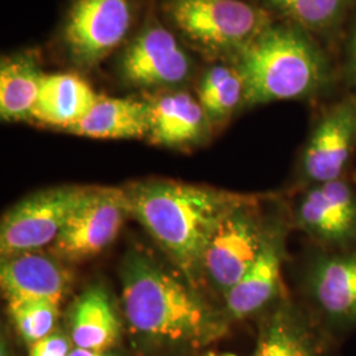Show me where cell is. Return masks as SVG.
I'll return each instance as SVG.
<instances>
[{
	"label": "cell",
	"mask_w": 356,
	"mask_h": 356,
	"mask_svg": "<svg viewBox=\"0 0 356 356\" xmlns=\"http://www.w3.org/2000/svg\"><path fill=\"white\" fill-rule=\"evenodd\" d=\"M123 313L128 330L141 350L172 354L206 347L229 329L223 310L198 296L193 285L132 251L122 267Z\"/></svg>",
	"instance_id": "obj_1"
},
{
	"label": "cell",
	"mask_w": 356,
	"mask_h": 356,
	"mask_svg": "<svg viewBox=\"0 0 356 356\" xmlns=\"http://www.w3.org/2000/svg\"><path fill=\"white\" fill-rule=\"evenodd\" d=\"M124 191L129 216L152 236L193 286L202 276L206 245L222 219L254 197L172 181L140 182Z\"/></svg>",
	"instance_id": "obj_2"
},
{
	"label": "cell",
	"mask_w": 356,
	"mask_h": 356,
	"mask_svg": "<svg viewBox=\"0 0 356 356\" xmlns=\"http://www.w3.org/2000/svg\"><path fill=\"white\" fill-rule=\"evenodd\" d=\"M244 106L310 99L332 83L330 61L310 33L293 24H270L238 53Z\"/></svg>",
	"instance_id": "obj_3"
},
{
	"label": "cell",
	"mask_w": 356,
	"mask_h": 356,
	"mask_svg": "<svg viewBox=\"0 0 356 356\" xmlns=\"http://www.w3.org/2000/svg\"><path fill=\"white\" fill-rule=\"evenodd\" d=\"M175 26L209 51H241L268 26L269 13L244 0H169Z\"/></svg>",
	"instance_id": "obj_4"
},
{
	"label": "cell",
	"mask_w": 356,
	"mask_h": 356,
	"mask_svg": "<svg viewBox=\"0 0 356 356\" xmlns=\"http://www.w3.org/2000/svg\"><path fill=\"white\" fill-rule=\"evenodd\" d=\"M306 306L335 339L356 330V248H316L302 273Z\"/></svg>",
	"instance_id": "obj_5"
},
{
	"label": "cell",
	"mask_w": 356,
	"mask_h": 356,
	"mask_svg": "<svg viewBox=\"0 0 356 356\" xmlns=\"http://www.w3.org/2000/svg\"><path fill=\"white\" fill-rule=\"evenodd\" d=\"M259 204V197H254L235 207L206 245L201 273L222 296L241 281L266 243L272 219L263 218Z\"/></svg>",
	"instance_id": "obj_6"
},
{
	"label": "cell",
	"mask_w": 356,
	"mask_h": 356,
	"mask_svg": "<svg viewBox=\"0 0 356 356\" xmlns=\"http://www.w3.org/2000/svg\"><path fill=\"white\" fill-rule=\"evenodd\" d=\"M293 226L322 250L356 248L355 182L346 175L304 188L293 210Z\"/></svg>",
	"instance_id": "obj_7"
},
{
	"label": "cell",
	"mask_w": 356,
	"mask_h": 356,
	"mask_svg": "<svg viewBox=\"0 0 356 356\" xmlns=\"http://www.w3.org/2000/svg\"><path fill=\"white\" fill-rule=\"evenodd\" d=\"M88 191L89 188H53L38 191L15 204L1 220V256L38 251L53 244Z\"/></svg>",
	"instance_id": "obj_8"
},
{
	"label": "cell",
	"mask_w": 356,
	"mask_h": 356,
	"mask_svg": "<svg viewBox=\"0 0 356 356\" xmlns=\"http://www.w3.org/2000/svg\"><path fill=\"white\" fill-rule=\"evenodd\" d=\"M356 152V95H347L323 110L312 129L298 164L301 188L347 175Z\"/></svg>",
	"instance_id": "obj_9"
},
{
	"label": "cell",
	"mask_w": 356,
	"mask_h": 356,
	"mask_svg": "<svg viewBox=\"0 0 356 356\" xmlns=\"http://www.w3.org/2000/svg\"><path fill=\"white\" fill-rule=\"evenodd\" d=\"M128 216L126 191L90 188L51 244L53 251L66 260L98 254L114 242Z\"/></svg>",
	"instance_id": "obj_10"
},
{
	"label": "cell",
	"mask_w": 356,
	"mask_h": 356,
	"mask_svg": "<svg viewBox=\"0 0 356 356\" xmlns=\"http://www.w3.org/2000/svg\"><path fill=\"white\" fill-rule=\"evenodd\" d=\"M132 24L129 0H74L67 13L64 41L76 64H99L127 38Z\"/></svg>",
	"instance_id": "obj_11"
},
{
	"label": "cell",
	"mask_w": 356,
	"mask_h": 356,
	"mask_svg": "<svg viewBox=\"0 0 356 356\" xmlns=\"http://www.w3.org/2000/svg\"><path fill=\"white\" fill-rule=\"evenodd\" d=\"M335 341L307 306L280 298L263 313L251 356H337Z\"/></svg>",
	"instance_id": "obj_12"
},
{
	"label": "cell",
	"mask_w": 356,
	"mask_h": 356,
	"mask_svg": "<svg viewBox=\"0 0 356 356\" xmlns=\"http://www.w3.org/2000/svg\"><path fill=\"white\" fill-rule=\"evenodd\" d=\"M119 74L138 88H168L191 74V58L166 28L148 26L135 38L119 61Z\"/></svg>",
	"instance_id": "obj_13"
},
{
	"label": "cell",
	"mask_w": 356,
	"mask_h": 356,
	"mask_svg": "<svg viewBox=\"0 0 356 356\" xmlns=\"http://www.w3.org/2000/svg\"><path fill=\"white\" fill-rule=\"evenodd\" d=\"M288 227L272 219L266 243L241 281L223 296V312L229 322L264 313L281 297V275Z\"/></svg>",
	"instance_id": "obj_14"
},
{
	"label": "cell",
	"mask_w": 356,
	"mask_h": 356,
	"mask_svg": "<svg viewBox=\"0 0 356 356\" xmlns=\"http://www.w3.org/2000/svg\"><path fill=\"white\" fill-rule=\"evenodd\" d=\"M67 272L51 256L38 251L3 257L0 282L4 300H45L61 304L67 288Z\"/></svg>",
	"instance_id": "obj_15"
},
{
	"label": "cell",
	"mask_w": 356,
	"mask_h": 356,
	"mask_svg": "<svg viewBox=\"0 0 356 356\" xmlns=\"http://www.w3.org/2000/svg\"><path fill=\"white\" fill-rule=\"evenodd\" d=\"M99 97L89 82L78 74H44L32 119L67 131L85 118Z\"/></svg>",
	"instance_id": "obj_16"
},
{
	"label": "cell",
	"mask_w": 356,
	"mask_h": 356,
	"mask_svg": "<svg viewBox=\"0 0 356 356\" xmlns=\"http://www.w3.org/2000/svg\"><path fill=\"white\" fill-rule=\"evenodd\" d=\"M120 332V319L104 288L91 286L74 301L69 314V337L74 347L111 351Z\"/></svg>",
	"instance_id": "obj_17"
},
{
	"label": "cell",
	"mask_w": 356,
	"mask_h": 356,
	"mask_svg": "<svg viewBox=\"0 0 356 356\" xmlns=\"http://www.w3.org/2000/svg\"><path fill=\"white\" fill-rule=\"evenodd\" d=\"M210 119L188 92H173L149 103L148 138L159 145L182 147L200 140Z\"/></svg>",
	"instance_id": "obj_18"
},
{
	"label": "cell",
	"mask_w": 356,
	"mask_h": 356,
	"mask_svg": "<svg viewBox=\"0 0 356 356\" xmlns=\"http://www.w3.org/2000/svg\"><path fill=\"white\" fill-rule=\"evenodd\" d=\"M69 132L91 139H141L149 134V103L101 95Z\"/></svg>",
	"instance_id": "obj_19"
},
{
	"label": "cell",
	"mask_w": 356,
	"mask_h": 356,
	"mask_svg": "<svg viewBox=\"0 0 356 356\" xmlns=\"http://www.w3.org/2000/svg\"><path fill=\"white\" fill-rule=\"evenodd\" d=\"M44 73L29 54L3 60L0 67V115L4 120L32 119Z\"/></svg>",
	"instance_id": "obj_20"
},
{
	"label": "cell",
	"mask_w": 356,
	"mask_h": 356,
	"mask_svg": "<svg viewBox=\"0 0 356 356\" xmlns=\"http://www.w3.org/2000/svg\"><path fill=\"white\" fill-rule=\"evenodd\" d=\"M198 101L210 122H222L244 106V81L238 67L213 66L198 86Z\"/></svg>",
	"instance_id": "obj_21"
},
{
	"label": "cell",
	"mask_w": 356,
	"mask_h": 356,
	"mask_svg": "<svg viewBox=\"0 0 356 356\" xmlns=\"http://www.w3.org/2000/svg\"><path fill=\"white\" fill-rule=\"evenodd\" d=\"M268 10L309 33L326 35L343 22L350 0H261Z\"/></svg>",
	"instance_id": "obj_22"
},
{
	"label": "cell",
	"mask_w": 356,
	"mask_h": 356,
	"mask_svg": "<svg viewBox=\"0 0 356 356\" xmlns=\"http://www.w3.org/2000/svg\"><path fill=\"white\" fill-rule=\"evenodd\" d=\"M13 327L24 343L31 346L56 331L60 304L45 300L7 302Z\"/></svg>",
	"instance_id": "obj_23"
},
{
	"label": "cell",
	"mask_w": 356,
	"mask_h": 356,
	"mask_svg": "<svg viewBox=\"0 0 356 356\" xmlns=\"http://www.w3.org/2000/svg\"><path fill=\"white\" fill-rule=\"evenodd\" d=\"M74 344L64 332L54 331L51 335L29 346L28 356H69Z\"/></svg>",
	"instance_id": "obj_24"
},
{
	"label": "cell",
	"mask_w": 356,
	"mask_h": 356,
	"mask_svg": "<svg viewBox=\"0 0 356 356\" xmlns=\"http://www.w3.org/2000/svg\"><path fill=\"white\" fill-rule=\"evenodd\" d=\"M346 76L353 94L356 95V23L350 32L346 49Z\"/></svg>",
	"instance_id": "obj_25"
},
{
	"label": "cell",
	"mask_w": 356,
	"mask_h": 356,
	"mask_svg": "<svg viewBox=\"0 0 356 356\" xmlns=\"http://www.w3.org/2000/svg\"><path fill=\"white\" fill-rule=\"evenodd\" d=\"M69 356H119L114 351H92L74 347Z\"/></svg>",
	"instance_id": "obj_26"
},
{
	"label": "cell",
	"mask_w": 356,
	"mask_h": 356,
	"mask_svg": "<svg viewBox=\"0 0 356 356\" xmlns=\"http://www.w3.org/2000/svg\"><path fill=\"white\" fill-rule=\"evenodd\" d=\"M0 356H11L10 355V350H8L7 344L4 342V339L1 341V351H0Z\"/></svg>",
	"instance_id": "obj_27"
}]
</instances>
